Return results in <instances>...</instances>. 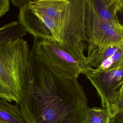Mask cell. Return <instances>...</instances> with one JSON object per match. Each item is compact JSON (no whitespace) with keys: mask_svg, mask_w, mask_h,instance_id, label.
Masks as SVG:
<instances>
[{"mask_svg":"<svg viewBox=\"0 0 123 123\" xmlns=\"http://www.w3.org/2000/svg\"><path fill=\"white\" fill-rule=\"evenodd\" d=\"M34 38L19 105L27 123H85L89 107L79 77L62 72L42 58Z\"/></svg>","mask_w":123,"mask_h":123,"instance_id":"cell-1","label":"cell"},{"mask_svg":"<svg viewBox=\"0 0 123 123\" xmlns=\"http://www.w3.org/2000/svg\"><path fill=\"white\" fill-rule=\"evenodd\" d=\"M30 52L22 38L0 43V97L18 104L21 82L28 71Z\"/></svg>","mask_w":123,"mask_h":123,"instance_id":"cell-2","label":"cell"},{"mask_svg":"<svg viewBox=\"0 0 123 123\" xmlns=\"http://www.w3.org/2000/svg\"><path fill=\"white\" fill-rule=\"evenodd\" d=\"M87 47L85 43L63 45L55 41L37 38V49L40 57L62 72L71 76L79 77L89 67L84 54Z\"/></svg>","mask_w":123,"mask_h":123,"instance_id":"cell-3","label":"cell"},{"mask_svg":"<svg viewBox=\"0 0 123 123\" xmlns=\"http://www.w3.org/2000/svg\"><path fill=\"white\" fill-rule=\"evenodd\" d=\"M85 35L87 46H105L123 42V28L117 27L101 17L91 0H86Z\"/></svg>","mask_w":123,"mask_h":123,"instance_id":"cell-4","label":"cell"},{"mask_svg":"<svg viewBox=\"0 0 123 123\" xmlns=\"http://www.w3.org/2000/svg\"><path fill=\"white\" fill-rule=\"evenodd\" d=\"M82 74L86 77L97 90L103 108L109 111L121 95L123 85V68L98 70L89 67Z\"/></svg>","mask_w":123,"mask_h":123,"instance_id":"cell-5","label":"cell"},{"mask_svg":"<svg viewBox=\"0 0 123 123\" xmlns=\"http://www.w3.org/2000/svg\"><path fill=\"white\" fill-rule=\"evenodd\" d=\"M27 3L19 9L18 19L20 24L34 38L60 44L61 27L51 18L30 8Z\"/></svg>","mask_w":123,"mask_h":123,"instance_id":"cell-6","label":"cell"},{"mask_svg":"<svg viewBox=\"0 0 123 123\" xmlns=\"http://www.w3.org/2000/svg\"><path fill=\"white\" fill-rule=\"evenodd\" d=\"M27 4L56 22L62 32L71 12L70 0H30Z\"/></svg>","mask_w":123,"mask_h":123,"instance_id":"cell-7","label":"cell"},{"mask_svg":"<svg viewBox=\"0 0 123 123\" xmlns=\"http://www.w3.org/2000/svg\"><path fill=\"white\" fill-rule=\"evenodd\" d=\"M87 64L96 68L104 60L112 56L123 48V42L105 46H87Z\"/></svg>","mask_w":123,"mask_h":123,"instance_id":"cell-8","label":"cell"},{"mask_svg":"<svg viewBox=\"0 0 123 123\" xmlns=\"http://www.w3.org/2000/svg\"><path fill=\"white\" fill-rule=\"evenodd\" d=\"M98 13L108 22L118 28H123L119 22L113 0H91Z\"/></svg>","mask_w":123,"mask_h":123,"instance_id":"cell-9","label":"cell"},{"mask_svg":"<svg viewBox=\"0 0 123 123\" xmlns=\"http://www.w3.org/2000/svg\"><path fill=\"white\" fill-rule=\"evenodd\" d=\"M0 123H27L17 105L0 97Z\"/></svg>","mask_w":123,"mask_h":123,"instance_id":"cell-10","label":"cell"},{"mask_svg":"<svg viewBox=\"0 0 123 123\" xmlns=\"http://www.w3.org/2000/svg\"><path fill=\"white\" fill-rule=\"evenodd\" d=\"M27 34L18 22H10L0 28V43L10 39L22 38Z\"/></svg>","mask_w":123,"mask_h":123,"instance_id":"cell-11","label":"cell"},{"mask_svg":"<svg viewBox=\"0 0 123 123\" xmlns=\"http://www.w3.org/2000/svg\"><path fill=\"white\" fill-rule=\"evenodd\" d=\"M111 119L110 114L107 109L89 108L86 112L85 123H110Z\"/></svg>","mask_w":123,"mask_h":123,"instance_id":"cell-12","label":"cell"},{"mask_svg":"<svg viewBox=\"0 0 123 123\" xmlns=\"http://www.w3.org/2000/svg\"><path fill=\"white\" fill-rule=\"evenodd\" d=\"M122 68H123V48L104 60L95 69L98 70H108Z\"/></svg>","mask_w":123,"mask_h":123,"instance_id":"cell-13","label":"cell"},{"mask_svg":"<svg viewBox=\"0 0 123 123\" xmlns=\"http://www.w3.org/2000/svg\"><path fill=\"white\" fill-rule=\"evenodd\" d=\"M111 118L123 112V95H120L114 102L109 111Z\"/></svg>","mask_w":123,"mask_h":123,"instance_id":"cell-14","label":"cell"},{"mask_svg":"<svg viewBox=\"0 0 123 123\" xmlns=\"http://www.w3.org/2000/svg\"><path fill=\"white\" fill-rule=\"evenodd\" d=\"M9 0H0V17L5 15L10 8Z\"/></svg>","mask_w":123,"mask_h":123,"instance_id":"cell-15","label":"cell"},{"mask_svg":"<svg viewBox=\"0 0 123 123\" xmlns=\"http://www.w3.org/2000/svg\"><path fill=\"white\" fill-rule=\"evenodd\" d=\"M117 15L123 13V0H113Z\"/></svg>","mask_w":123,"mask_h":123,"instance_id":"cell-16","label":"cell"},{"mask_svg":"<svg viewBox=\"0 0 123 123\" xmlns=\"http://www.w3.org/2000/svg\"><path fill=\"white\" fill-rule=\"evenodd\" d=\"M110 123H123V112L117 114L111 118Z\"/></svg>","mask_w":123,"mask_h":123,"instance_id":"cell-17","label":"cell"},{"mask_svg":"<svg viewBox=\"0 0 123 123\" xmlns=\"http://www.w3.org/2000/svg\"><path fill=\"white\" fill-rule=\"evenodd\" d=\"M30 0H11L14 5L19 9L22 6L29 2Z\"/></svg>","mask_w":123,"mask_h":123,"instance_id":"cell-18","label":"cell"},{"mask_svg":"<svg viewBox=\"0 0 123 123\" xmlns=\"http://www.w3.org/2000/svg\"><path fill=\"white\" fill-rule=\"evenodd\" d=\"M119 22L122 26H123V13L117 15Z\"/></svg>","mask_w":123,"mask_h":123,"instance_id":"cell-19","label":"cell"},{"mask_svg":"<svg viewBox=\"0 0 123 123\" xmlns=\"http://www.w3.org/2000/svg\"><path fill=\"white\" fill-rule=\"evenodd\" d=\"M120 95H123V87H122V90H121V92Z\"/></svg>","mask_w":123,"mask_h":123,"instance_id":"cell-20","label":"cell"}]
</instances>
